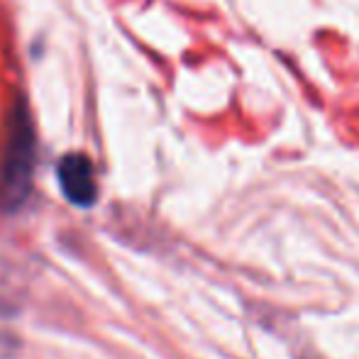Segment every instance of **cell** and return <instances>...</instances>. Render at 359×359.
<instances>
[{
	"label": "cell",
	"mask_w": 359,
	"mask_h": 359,
	"mask_svg": "<svg viewBox=\"0 0 359 359\" xmlns=\"http://www.w3.org/2000/svg\"><path fill=\"white\" fill-rule=\"evenodd\" d=\"M57 176L69 203L79 205V208L95 205V201H98V184H95V169L88 156L79 154V151L62 156L57 166Z\"/></svg>",
	"instance_id": "2"
},
{
	"label": "cell",
	"mask_w": 359,
	"mask_h": 359,
	"mask_svg": "<svg viewBox=\"0 0 359 359\" xmlns=\"http://www.w3.org/2000/svg\"><path fill=\"white\" fill-rule=\"evenodd\" d=\"M37 164L34 125L25 98H18L3 120L0 142V210L8 215L25 208L32 194V176Z\"/></svg>",
	"instance_id": "1"
}]
</instances>
